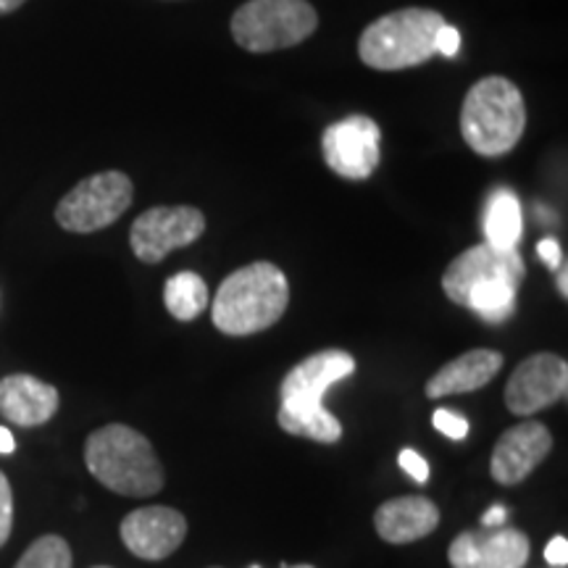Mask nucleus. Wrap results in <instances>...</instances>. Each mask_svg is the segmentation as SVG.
<instances>
[{
    "label": "nucleus",
    "instance_id": "nucleus-1",
    "mask_svg": "<svg viewBox=\"0 0 568 568\" xmlns=\"http://www.w3.org/2000/svg\"><path fill=\"white\" fill-rule=\"evenodd\" d=\"M355 372V358L345 351H322L301 361L282 382L280 426L287 435L332 445L343 437V424L324 408L326 389Z\"/></svg>",
    "mask_w": 568,
    "mask_h": 568
},
{
    "label": "nucleus",
    "instance_id": "nucleus-2",
    "mask_svg": "<svg viewBox=\"0 0 568 568\" xmlns=\"http://www.w3.org/2000/svg\"><path fill=\"white\" fill-rule=\"evenodd\" d=\"M290 282L280 266L258 261L232 272L213 297V324L230 337L264 332L284 316Z\"/></svg>",
    "mask_w": 568,
    "mask_h": 568
},
{
    "label": "nucleus",
    "instance_id": "nucleus-3",
    "mask_svg": "<svg viewBox=\"0 0 568 568\" xmlns=\"http://www.w3.org/2000/svg\"><path fill=\"white\" fill-rule=\"evenodd\" d=\"M88 471L126 497H151L163 489V468L151 439L126 424H109L92 432L84 445Z\"/></svg>",
    "mask_w": 568,
    "mask_h": 568
},
{
    "label": "nucleus",
    "instance_id": "nucleus-4",
    "mask_svg": "<svg viewBox=\"0 0 568 568\" xmlns=\"http://www.w3.org/2000/svg\"><path fill=\"white\" fill-rule=\"evenodd\" d=\"M527 105L521 90L506 77H485L466 92L460 109V134L474 153L506 155L521 140Z\"/></svg>",
    "mask_w": 568,
    "mask_h": 568
},
{
    "label": "nucleus",
    "instance_id": "nucleus-5",
    "mask_svg": "<svg viewBox=\"0 0 568 568\" xmlns=\"http://www.w3.org/2000/svg\"><path fill=\"white\" fill-rule=\"evenodd\" d=\"M445 24L443 13L432 9H403L368 24L358 40L361 61L379 71L418 67L435 55V40Z\"/></svg>",
    "mask_w": 568,
    "mask_h": 568
},
{
    "label": "nucleus",
    "instance_id": "nucleus-6",
    "mask_svg": "<svg viewBox=\"0 0 568 568\" xmlns=\"http://www.w3.org/2000/svg\"><path fill=\"white\" fill-rule=\"evenodd\" d=\"M318 27L308 0H247L232 17V38L251 53H272L301 45Z\"/></svg>",
    "mask_w": 568,
    "mask_h": 568
},
{
    "label": "nucleus",
    "instance_id": "nucleus-7",
    "mask_svg": "<svg viewBox=\"0 0 568 568\" xmlns=\"http://www.w3.org/2000/svg\"><path fill=\"white\" fill-rule=\"evenodd\" d=\"M134 184L124 172H101L61 197L55 222L67 232L92 234L111 226L132 205Z\"/></svg>",
    "mask_w": 568,
    "mask_h": 568
},
{
    "label": "nucleus",
    "instance_id": "nucleus-8",
    "mask_svg": "<svg viewBox=\"0 0 568 568\" xmlns=\"http://www.w3.org/2000/svg\"><path fill=\"white\" fill-rule=\"evenodd\" d=\"M205 232V216L193 205H155L130 230L132 253L142 264H159L176 247L193 245Z\"/></svg>",
    "mask_w": 568,
    "mask_h": 568
},
{
    "label": "nucleus",
    "instance_id": "nucleus-9",
    "mask_svg": "<svg viewBox=\"0 0 568 568\" xmlns=\"http://www.w3.org/2000/svg\"><path fill=\"white\" fill-rule=\"evenodd\" d=\"M382 132L374 119L347 116L324 130L322 151L332 172L345 180L361 182L374 174L382 155Z\"/></svg>",
    "mask_w": 568,
    "mask_h": 568
},
{
    "label": "nucleus",
    "instance_id": "nucleus-10",
    "mask_svg": "<svg viewBox=\"0 0 568 568\" xmlns=\"http://www.w3.org/2000/svg\"><path fill=\"white\" fill-rule=\"evenodd\" d=\"M568 364L556 353H535L524 358L506 385V406L516 416H535L564 400Z\"/></svg>",
    "mask_w": 568,
    "mask_h": 568
},
{
    "label": "nucleus",
    "instance_id": "nucleus-11",
    "mask_svg": "<svg viewBox=\"0 0 568 568\" xmlns=\"http://www.w3.org/2000/svg\"><path fill=\"white\" fill-rule=\"evenodd\" d=\"M524 274H527V266L518 251H500V247L481 243L453 258V264L443 274V290L453 303L464 305L468 293L479 284L510 282L521 287Z\"/></svg>",
    "mask_w": 568,
    "mask_h": 568
},
{
    "label": "nucleus",
    "instance_id": "nucleus-12",
    "mask_svg": "<svg viewBox=\"0 0 568 568\" xmlns=\"http://www.w3.org/2000/svg\"><path fill=\"white\" fill-rule=\"evenodd\" d=\"M529 537L518 529L497 527L460 531L447 548L453 568H524L529 560Z\"/></svg>",
    "mask_w": 568,
    "mask_h": 568
},
{
    "label": "nucleus",
    "instance_id": "nucleus-13",
    "mask_svg": "<svg viewBox=\"0 0 568 568\" xmlns=\"http://www.w3.org/2000/svg\"><path fill=\"white\" fill-rule=\"evenodd\" d=\"M552 435L542 422H524L510 426V429L497 439L493 450V464L489 474L497 485H521L535 468L550 456Z\"/></svg>",
    "mask_w": 568,
    "mask_h": 568
},
{
    "label": "nucleus",
    "instance_id": "nucleus-14",
    "mask_svg": "<svg viewBox=\"0 0 568 568\" xmlns=\"http://www.w3.org/2000/svg\"><path fill=\"white\" fill-rule=\"evenodd\" d=\"M184 535H187L184 516L166 506L138 508L122 521L124 545L142 560L169 558L184 542Z\"/></svg>",
    "mask_w": 568,
    "mask_h": 568
},
{
    "label": "nucleus",
    "instance_id": "nucleus-15",
    "mask_svg": "<svg viewBox=\"0 0 568 568\" xmlns=\"http://www.w3.org/2000/svg\"><path fill=\"white\" fill-rule=\"evenodd\" d=\"M439 524V510L429 497L408 495L382 503L374 514V527L389 545H410L429 537Z\"/></svg>",
    "mask_w": 568,
    "mask_h": 568
},
{
    "label": "nucleus",
    "instance_id": "nucleus-16",
    "mask_svg": "<svg viewBox=\"0 0 568 568\" xmlns=\"http://www.w3.org/2000/svg\"><path fill=\"white\" fill-rule=\"evenodd\" d=\"M59 410V389L32 374H11L0 379V414L19 426H40Z\"/></svg>",
    "mask_w": 568,
    "mask_h": 568
},
{
    "label": "nucleus",
    "instance_id": "nucleus-17",
    "mask_svg": "<svg viewBox=\"0 0 568 568\" xmlns=\"http://www.w3.org/2000/svg\"><path fill=\"white\" fill-rule=\"evenodd\" d=\"M503 368V355L497 351H468L458 358H453L450 364H445L439 372L426 382V397L439 400L447 395H464L474 393V389L489 385L495 379V374Z\"/></svg>",
    "mask_w": 568,
    "mask_h": 568
},
{
    "label": "nucleus",
    "instance_id": "nucleus-18",
    "mask_svg": "<svg viewBox=\"0 0 568 568\" xmlns=\"http://www.w3.org/2000/svg\"><path fill=\"white\" fill-rule=\"evenodd\" d=\"M521 205L510 190H497L489 197L485 211V237L487 245L500 247V251H516L521 240Z\"/></svg>",
    "mask_w": 568,
    "mask_h": 568
},
{
    "label": "nucleus",
    "instance_id": "nucleus-19",
    "mask_svg": "<svg viewBox=\"0 0 568 568\" xmlns=\"http://www.w3.org/2000/svg\"><path fill=\"white\" fill-rule=\"evenodd\" d=\"M163 303L176 322H193L209 305V287L195 272H180L163 287Z\"/></svg>",
    "mask_w": 568,
    "mask_h": 568
},
{
    "label": "nucleus",
    "instance_id": "nucleus-20",
    "mask_svg": "<svg viewBox=\"0 0 568 568\" xmlns=\"http://www.w3.org/2000/svg\"><path fill=\"white\" fill-rule=\"evenodd\" d=\"M518 287L510 282H485L468 293L464 308L474 311L481 322L503 324L506 318L514 316L516 311Z\"/></svg>",
    "mask_w": 568,
    "mask_h": 568
},
{
    "label": "nucleus",
    "instance_id": "nucleus-21",
    "mask_svg": "<svg viewBox=\"0 0 568 568\" xmlns=\"http://www.w3.org/2000/svg\"><path fill=\"white\" fill-rule=\"evenodd\" d=\"M13 568H71L69 542L59 535L34 539Z\"/></svg>",
    "mask_w": 568,
    "mask_h": 568
},
{
    "label": "nucleus",
    "instance_id": "nucleus-22",
    "mask_svg": "<svg viewBox=\"0 0 568 568\" xmlns=\"http://www.w3.org/2000/svg\"><path fill=\"white\" fill-rule=\"evenodd\" d=\"M11 527H13V493H11V481L0 471V548L6 545V539L11 537Z\"/></svg>",
    "mask_w": 568,
    "mask_h": 568
},
{
    "label": "nucleus",
    "instance_id": "nucleus-23",
    "mask_svg": "<svg viewBox=\"0 0 568 568\" xmlns=\"http://www.w3.org/2000/svg\"><path fill=\"white\" fill-rule=\"evenodd\" d=\"M432 424H435L437 432H443L445 437L450 439H464L468 435V422L460 414H453V410L439 408L432 416Z\"/></svg>",
    "mask_w": 568,
    "mask_h": 568
},
{
    "label": "nucleus",
    "instance_id": "nucleus-24",
    "mask_svg": "<svg viewBox=\"0 0 568 568\" xmlns=\"http://www.w3.org/2000/svg\"><path fill=\"white\" fill-rule=\"evenodd\" d=\"M397 464H400L403 471H406L414 481H418V485H424V481L429 479V464H426V458L422 456V453L410 450V447L400 450V458H397Z\"/></svg>",
    "mask_w": 568,
    "mask_h": 568
},
{
    "label": "nucleus",
    "instance_id": "nucleus-25",
    "mask_svg": "<svg viewBox=\"0 0 568 568\" xmlns=\"http://www.w3.org/2000/svg\"><path fill=\"white\" fill-rule=\"evenodd\" d=\"M458 48H460V32L456 30V27H450L445 21L443 27H439V32H437V40H435V51L439 53V55H447V59H453V55L458 53Z\"/></svg>",
    "mask_w": 568,
    "mask_h": 568
},
{
    "label": "nucleus",
    "instance_id": "nucleus-26",
    "mask_svg": "<svg viewBox=\"0 0 568 568\" xmlns=\"http://www.w3.org/2000/svg\"><path fill=\"white\" fill-rule=\"evenodd\" d=\"M545 560H548L550 566L556 568H566L568 564V539L566 537H552L548 542V548H545Z\"/></svg>",
    "mask_w": 568,
    "mask_h": 568
},
{
    "label": "nucleus",
    "instance_id": "nucleus-27",
    "mask_svg": "<svg viewBox=\"0 0 568 568\" xmlns=\"http://www.w3.org/2000/svg\"><path fill=\"white\" fill-rule=\"evenodd\" d=\"M537 255H539V258H542L545 264H548L550 268H556V272H558V266L564 264V253H560L558 240H552V237H545L542 243L537 245Z\"/></svg>",
    "mask_w": 568,
    "mask_h": 568
},
{
    "label": "nucleus",
    "instance_id": "nucleus-28",
    "mask_svg": "<svg viewBox=\"0 0 568 568\" xmlns=\"http://www.w3.org/2000/svg\"><path fill=\"white\" fill-rule=\"evenodd\" d=\"M506 518H508L506 506H493L485 516H481V527H485V529L506 527Z\"/></svg>",
    "mask_w": 568,
    "mask_h": 568
},
{
    "label": "nucleus",
    "instance_id": "nucleus-29",
    "mask_svg": "<svg viewBox=\"0 0 568 568\" xmlns=\"http://www.w3.org/2000/svg\"><path fill=\"white\" fill-rule=\"evenodd\" d=\"M13 450H17V439H13V435L6 429V426H0V453H3V456H9V453H13Z\"/></svg>",
    "mask_w": 568,
    "mask_h": 568
},
{
    "label": "nucleus",
    "instance_id": "nucleus-30",
    "mask_svg": "<svg viewBox=\"0 0 568 568\" xmlns=\"http://www.w3.org/2000/svg\"><path fill=\"white\" fill-rule=\"evenodd\" d=\"M27 0H0V17H3V13H11V11H17L19 6H24Z\"/></svg>",
    "mask_w": 568,
    "mask_h": 568
},
{
    "label": "nucleus",
    "instance_id": "nucleus-31",
    "mask_svg": "<svg viewBox=\"0 0 568 568\" xmlns=\"http://www.w3.org/2000/svg\"><path fill=\"white\" fill-rule=\"evenodd\" d=\"M568 268H566V264H560V274H558V290H560V295H568Z\"/></svg>",
    "mask_w": 568,
    "mask_h": 568
},
{
    "label": "nucleus",
    "instance_id": "nucleus-32",
    "mask_svg": "<svg viewBox=\"0 0 568 568\" xmlns=\"http://www.w3.org/2000/svg\"><path fill=\"white\" fill-rule=\"evenodd\" d=\"M282 568H290V566H282ZM293 568H314V566H308V564H303V566H293Z\"/></svg>",
    "mask_w": 568,
    "mask_h": 568
},
{
    "label": "nucleus",
    "instance_id": "nucleus-33",
    "mask_svg": "<svg viewBox=\"0 0 568 568\" xmlns=\"http://www.w3.org/2000/svg\"><path fill=\"white\" fill-rule=\"evenodd\" d=\"M95 568H109V566H95Z\"/></svg>",
    "mask_w": 568,
    "mask_h": 568
},
{
    "label": "nucleus",
    "instance_id": "nucleus-34",
    "mask_svg": "<svg viewBox=\"0 0 568 568\" xmlns=\"http://www.w3.org/2000/svg\"><path fill=\"white\" fill-rule=\"evenodd\" d=\"M253 568H261V566H253Z\"/></svg>",
    "mask_w": 568,
    "mask_h": 568
}]
</instances>
